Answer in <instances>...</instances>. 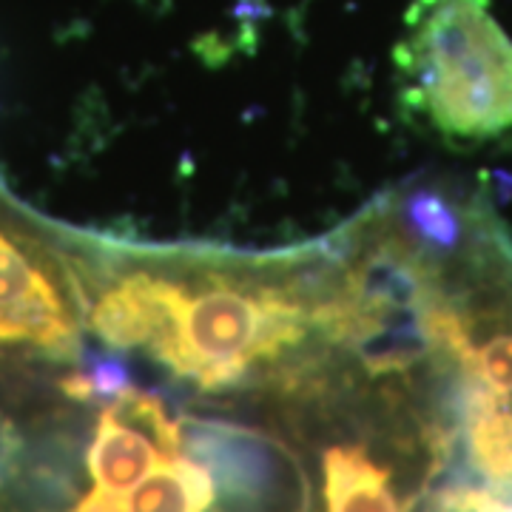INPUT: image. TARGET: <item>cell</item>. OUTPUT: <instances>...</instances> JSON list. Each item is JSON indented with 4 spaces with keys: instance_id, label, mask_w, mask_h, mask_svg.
<instances>
[{
    "instance_id": "obj_3",
    "label": "cell",
    "mask_w": 512,
    "mask_h": 512,
    "mask_svg": "<svg viewBox=\"0 0 512 512\" xmlns=\"http://www.w3.org/2000/svg\"><path fill=\"white\" fill-rule=\"evenodd\" d=\"M404 103L450 140L512 131V40L490 0H413L396 49Z\"/></svg>"
},
{
    "instance_id": "obj_2",
    "label": "cell",
    "mask_w": 512,
    "mask_h": 512,
    "mask_svg": "<svg viewBox=\"0 0 512 512\" xmlns=\"http://www.w3.org/2000/svg\"><path fill=\"white\" fill-rule=\"evenodd\" d=\"M407 214L424 237L413 302L421 356L458 376L478 473L512 487V242L481 205L421 194Z\"/></svg>"
},
{
    "instance_id": "obj_4",
    "label": "cell",
    "mask_w": 512,
    "mask_h": 512,
    "mask_svg": "<svg viewBox=\"0 0 512 512\" xmlns=\"http://www.w3.org/2000/svg\"><path fill=\"white\" fill-rule=\"evenodd\" d=\"M83 330L60 222L26 208L0 180V370L74 367Z\"/></svg>"
},
{
    "instance_id": "obj_6",
    "label": "cell",
    "mask_w": 512,
    "mask_h": 512,
    "mask_svg": "<svg viewBox=\"0 0 512 512\" xmlns=\"http://www.w3.org/2000/svg\"><path fill=\"white\" fill-rule=\"evenodd\" d=\"M447 512H512V504L498 495L464 490L447 498Z\"/></svg>"
},
{
    "instance_id": "obj_1",
    "label": "cell",
    "mask_w": 512,
    "mask_h": 512,
    "mask_svg": "<svg viewBox=\"0 0 512 512\" xmlns=\"http://www.w3.org/2000/svg\"><path fill=\"white\" fill-rule=\"evenodd\" d=\"M83 325L200 390H228L330 345H365L353 256L128 245L60 225Z\"/></svg>"
},
{
    "instance_id": "obj_5",
    "label": "cell",
    "mask_w": 512,
    "mask_h": 512,
    "mask_svg": "<svg viewBox=\"0 0 512 512\" xmlns=\"http://www.w3.org/2000/svg\"><path fill=\"white\" fill-rule=\"evenodd\" d=\"M328 512H404L390 484V470L365 447H330L325 453Z\"/></svg>"
}]
</instances>
